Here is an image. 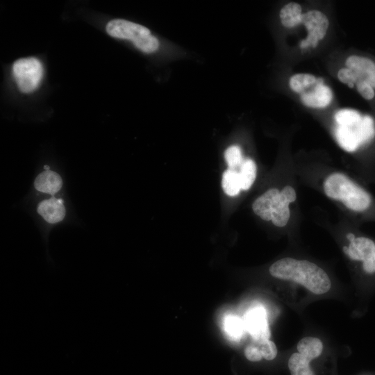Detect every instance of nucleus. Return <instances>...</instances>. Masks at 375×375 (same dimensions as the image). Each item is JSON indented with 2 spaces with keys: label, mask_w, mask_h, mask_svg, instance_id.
I'll return each instance as SVG.
<instances>
[{
  "label": "nucleus",
  "mask_w": 375,
  "mask_h": 375,
  "mask_svg": "<svg viewBox=\"0 0 375 375\" xmlns=\"http://www.w3.org/2000/svg\"><path fill=\"white\" fill-rule=\"evenodd\" d=\"M358 126L354 127L338 126L335 129V134L338 143L348 152L356 151L361 145L358 133Z\"/></svg>",
  "instance_id": "12"
},
{
  "label": "nucleus",
  "mask_w": 375,
  "mask_h": 375,
  "mask_svg": "<svg viewBox=\"0 0 375 375\" xmlns=\"http://www.w3.org/2000/svg\"><path fill=\"white\" fill-rule=\"evenodd\" d=\"M272 222L278 226H285L290 219L289 203L281 201L274 202L272 206Z\"/></svg>",
  "instance_id": "21"
},
{
  "label": "nucleus",
  "mask_w": 375,
  "mask_h": 375,
  "mask_svg": "<svg viewBox=\"0 0 375 375\" xmlns=\"http://www.w3.org/2000/svg\"><path fill=\"white\" fill-rule=\"evenodd\" d=\"M314 87L300 95L301 102L307 107L322 108L328 106L333 99L331 89L324 84L323 81H318Z\"/></svg>",
  "instance_id": "7"
},
{
  "label": "nucleus",
  "mask_w": 375,
  "mask_h": 375,
  "mask_svg": "<svg viewBox=\"0 0 375 375\" xmlns=\"http://www.w3.org/2000/svg\"><path fill=\"white\" fill-rule=\"evenodd\" d=\"M323 187L327 197L342 201L351 210L363 212L371 205L369 194L343 174H331L326 178Z\"/></svg>",
  "instance_id": "2"
},
{
  "label": "nucleus",
  "mask_w": 375,
  "mask_h": 375,
  "mask_svg": "<svg viewBox=\"0 0 375 375\" xmlns=\"http://www.w3.org/2000/svg\"><path fill=\"white\" fill-rule=\"evenodd\" d=\"M62 185L60 176L51 170H45L40 173L34 182L37 190L52 195L60 190Z\"/></svg>",
  "instance_id": "13"
},
{
  "label": "nucleus",
  "mask_w": 375,
  "mask_h": 375,
  "mask_svg": "<svg viewBox=\"0 0 375 375\" xmlns=\"http://www.w3.org/2000/svg\"><path fill=\"white\" fill-rule=\"evenodd\" d=\"M357 129L361 145L369 142L375 136L374 119L369 115L362 117Z\"/></svg>",
  "instance_id": "23"
},
{
  "label": "nucleus",
  "mask_w": 375,
  "mask_h": 375,
  "mask_svg": "<svg viewBox=\"0 0 375 375\" xmlns=\"http://www.w3.org/2000/svg\"><path fill=\"white\" fill-rule=\"evenodd\" d=\"M224 328L227 335L234 340L240 339L246 331L243 319L235 315L226 317Z\"/></svg>",
  "instance_id": "20"
},
{
  "label": "nucleus",
  "mask_w": 375,
  "mask_h": 375,
  "mask_svg": "<svg viewBox=\"0 0 375 375\" xmlns=\"http://www.w3.org/2000/svg\"><path fill=\"white\" fill-rule=\"evenodd\" d=\"M38 212L47 222L55 224L63 219L65 209L62 199L52 197L40 203L38 206Z\"/></svg>",
  "instance_id": "10"
},
{
  "label": "nucleus",
  "mask_w": 375,
  "mask_h": 375,
  "mask_svg": "<svg viewBox=\"0 0 375 375\" xmlns=\"http://www.w3.org/2000/svg\"><path fill=\"white\" fill-rule=\"evenodd\" d=\"M246 331L251 335L253 342L269 340L270 331L265 310L262 307H255L249 310L244 316Z\"/></svg>",
  "instance_id": "6"
},
{
  "label": "nucleus",
  "mask_w": 375,
  "mask_h": 375,
  "mask_svg": "<svg viewBox=\"0 0 375 375\" xmlns=\"http://www.w3.org/2000/svg\"><path fill=\"white\" fill-rule=\"evenodd\" d=\"M337 76L340 82L347 85H355L358 82V77L355 72L347 67H343L339 69Z\"/></svg>",
  "instance_id": "26"
},
{
  "label": "nucleus",
  "mask_w": 375,
  "mask_h": 375,
  "mask_svg": "<svg viewBox=\"0 0 375 375\" xmlns=\"http://www.w3.org/2000/svg\"><path fill=\"white\" fill-rule=\"evenodd\" d=\"M345 65L346 67L355 72L358 81H366L373 88H375V63L372 60L352 55L347 58Z\"/></svg>",
  "instance_id": "8"
},
{
  "label": "nucleus",
  "mask_w": 375,
  "mask_h": 375,
  "mask_svg": "<svg viewBox=\"0 0 375 375\" xmlns=\"http://www.w3.org/2000/svg\"><path fill=\"white\" fill-rule=\"evenodd\" d=\"M302 15L301 5L296 2H290L282 7L279 17L283 26L291 28L301 23Z\"/></svg>",
  "instance_id": "14"
},
{
  "label": "nucleus",
  "mask_w": 375,
  "mask_h": 375,
  "mask_svg": "<svg viewBox=\"0 0 375 375\" xmlns=\"http://www.w3.org/2000/svg\"><path fill=\"white\" fill-rule=\"evenodd\" d=\"M269 273L275 278L298 283L316 294H324L331 287V280L324 270L306 260L280 259L270 266Z\"/></svg>",
  "instance_id": "1"
},
{
  "label": "nucleus",
  "mask_w": 375,
  "mask_h": 375,
  "mask_svg": "<svg viewBox=\"0 0 375 375\" xmlns=\"http://www.w3.org/2000/svg\"><path fill=\"white\" fill-rule=\"evenodd\" d=\"M12 75L22 92L29 93L40 85L43 76V67L37 58L17 60L12 65Z\"/></svg>",
  "instance_id": "4"
},
{
  "label": "nucleus",
  "mask_w": 375,
  "mask_h": 375,
  "mask_svg": "<svg viewBox=\"0 0 375 375\" xmlns=\"http://www.w3.org/2000/svg\"><path fill=\"white\" fill-rule=\"evenodd\" d=\"M346 237L349 240V242L353 241L356 238L353 233H348L347 234Z\"/></svg>",
  "instance_id": "31"
},
{
  "label": "nucleus",
  "mask_w": 375,
  "mask_h": 375,
  "mask_svg": "<svg viewBox=\"0 0 375 375\" xmlns=\"http://www.w3.org/2000/svg\"><path fill=\"white\" fill-rule=\"evenodd\" d=\"M239 176L242 189L244 190H249L256 177V165L255 162L250 158L244 160L240 166Z\"/></svg>",
  "instance_id": "18"
},
{
  "label": "nucleus",
  "mask_w": 375,
  "mask_h": 375,
  "mask_svg": "<svg viewBox=\"0 0 375 375\" xmlns=\"http://www.w3.org/2000/svg\"><path fill=\"white\" fill-rule=\"evenodd\" d=\"M362 117L355 110L342 109L335 113V119L338 126L354 127L359 124Z\"/></svg>",
  "instance_id": "22"
},
{
  "label": "nucleus",
  "mask_w": 375,
  "mask_h": 375,
  "mask_svg": "<svg viewBox=\"0 0 375 375\" xmlns=\"http://www.w3.org/2000/svg\"><path fill=\"white\" fill-rule=\"evenodd\" d=\"M224 157L228 168L231 169L240 167L244 160L241 149L237 145L228 147L225 151Z\"/></svg>",
  "instance_id": "24"
},
{
  "label": "nucleus",
  "mask_w": 375,
  "mask_h": 375,
  "mask_svg": "<svg viewBox=\"0 0 375 375\" xmlns=\"http://www.w3.org/2000/svg\"><path fill=\"white\" fill-rule=\"evenodd\" d=\"M297 350L298 353L311 361L321 355L323 344L317 338L306 337L298 342Z\"/></svg>",
  "instance_id": "15"
},
{
  "label": "nucleus",
  "mask_w": 375,
  "mask_h": 375,
  "mask_svg": "<svg viewBox=\"0 0 375 375\" xmlns=\"http://www.w3.org/2000/svg\"><path fill=\"white\" fill-rule=\"evenodd\" d=\"M310 362L299 353H293L288 360L291 375H314L309 365Z\"/></svg>",
  "instance_id": "19"
},
{
  "label": "nucleus",
  "mask_w": 375,
  "mask_h": 375,
  "mask_svg": "<svg viewBox=\"0 0 375 375\" xmlns=\"http://www.w3.org/2000/svg\"><path fill=\"white\" fill-rule=\"evenodd\" d=\"M253 344L258 347L262 358L265 359L271 360L276 356L277 349L272 341L265 340L258 342H253Z\"/></svg>",
  "instance_id": "25"
},
{
  "label": "nucleus",
  "mask_w": 375,
  "mask_h": 375,
  "mask_svg": "<svg viewBox=\"0 0 375 375\" xmlns=\"http://www.w3.org/2000/svg\"><path fill=\"white\" fill-rule=\"evenodd\" d=\"M301 23L306 27L308 35L302 44L303 47L317 46L319 42L326 35L329 21L324 13L317 10H311L302 15Z\"/></svg>",
  "instance_id": "5"
},
{
  "label": "nucleus",
  "mask_w": 375,
  "mask_h": 375,
  "mask_svg": "<svg viewBox=\"0 0 375 375\" xmlns=\"http://www.w3.org/2000/svg\"><path fill=\"white\" fill-rule=\"evenodd\" d=\"M222 185L227 195H238L242 189L239 172L235 169H227L222 175Z\"/></svg>",
  "instance_id": "17"
},
{
  "label": "nucleus",
  "mask_w": 375,
  "mask_h": 375,
  "mask_svg": "<svg viewBox=\"0 0 375 375\" xmlns=\"http://www.w3.org/2000/svg\"><path fill=\"white\" fill-rule=\"evenodd\" d=\"M362 268L367 274L375 273V246L370 256L362 262Z\"/></svg>",
  "instance_id": "30"
},
{
  "label": "nucleus",
  "mask_w": 375,
  "mask_h": 375,
  "mask_svg": "<svg viewBox=\"0 0 375 375\" xmlns=\"http://www.w3.org/2000/svg\"><path fill=\"white\" fill-rule=\"evenodd\" d=\"M279 201L280 191L276 188H270L254 201L252 209L261 219L269 221L272 220V204Z\"/></svg>",
  "instance_id": "9"
},
{
  "label": "nucleus",
  "mask_w": 375,
  "mask_h": 375,
  "mask_svg": "<svg viewBox=\"0 0 375 375\" xmlns=\"http://www.w3.org/2000/svg\"><path fill=\"white\" fill-rule=\"evenodd\" d=\"M375 246L373 240L365 237H358L350 242L349 247L344 246L343 251L351 260L364 261L372 253Z\"/></svg>",
  "instance_id": "11"
},
{
  "label": "nucleus",
  "mask_w": 375,
  "mask_h": 375,
  "mask_svg": "<svg viewBox=\"0 0 375 375\" xmlns=\"http://www.w3.org/2000/svg\"><path fill=\"white\" fill-rule=\"evenodd\" d=\"M359 94L365 99L370 100L374 97V88L366 81H360L356 83Z\"/></svg>",
  "instance_id": "27"
},
{
  "label": "nucleus",
  "mask_w": 375,
  "mask_h": 375,
  "mask_svg": "<svg viewBox=\"0 0 375 375\" xmlns=\"http://www.w3.org/2000/svg\"><path fill=\"white\" fill-rule=\"evenodd\" d=\"M244 355L249 360L252 362L260 361L262 358L258 347L254 344H249L246 347Z\"/></svg>",
  "instance_id": "28"
},
{
  "label": "nucleus",
  "mask_w": 375,
  "mask_h": 375,
  "mask_svg": "<svg viewBox=\"0 0 375 375\" xmlns=\"http://www.w3.org/2000/svg\"><path fill=\"white\" fill-rule=\"evenodd\" d=\"M106 30L111 37L131 40L135 47L144 53L155 52L160 46L158 40L151 34L149 28L126 19H115L110 21Z\"/></svg>",
  "instance_id": "3"
},
{
  "label": "nucleus",
  "mask_w": 375,
  "mask_h": 375,
  "mask_svg": "<svg viewBox=\"0 0 375 375\" xmlns=\"http://www.w3.org/2000/svg\"><path fill=\"white\" fill-rule=\"evenodd\" d=\"M44 168L45 169V170H49V166L45 165L44 167Z\"/></svg>",
  "instance_id": "32"
},
{
  "label": "nucleus",
  "mask_w": 375,
  "mask_h": 375,
  "mask_svg": "<svg viewBox=\"0 0 375 375\" xmlns=\"http://www.w3.org/2000/svg\"><path fill=\"white\" fill-rule=\"evenodd\" d=\"M297 199V194L294 189L290 186L287 185L280 192V201L283 203H290L293 202Z\"/></svg>",
  "instance_id": "29"
},
{
  "label": "nucleus",
  "mask_w": 375,
  "mask_h": 375,
  "mask_svg": "<svg viewBox=\"0 0 375 375\" xmlns=\"http://www.w3.org/2000/svg\"><path fill=\"white\" fill-rule=\"evenodd\" d=\"M317 78L311 74L299 73L292 75L289 79L290 89L297 94H302L309 88L314 86Z\"/></svg>",
  "instance_id": "16"
}]
</instances>
